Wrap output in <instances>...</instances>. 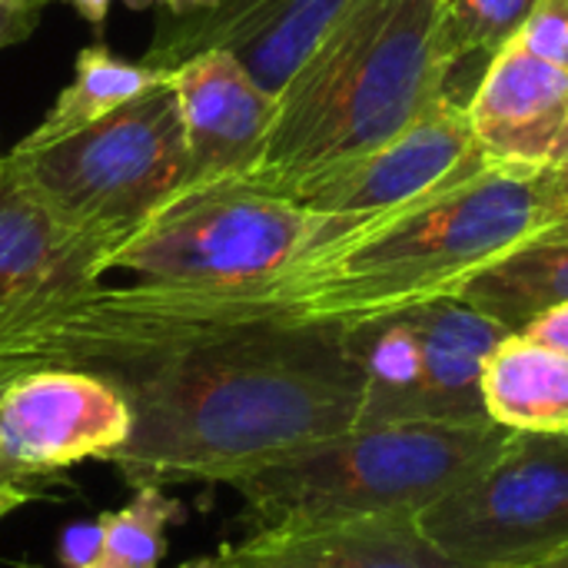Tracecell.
<instances>
[{"label":"cell","instance_id":"cell-3","mask_svg":"<svg viewBox=\"0 0 568 568\" xmlns=\"http://www.w3.org/2000/svg\"><path fill=\"white\" fill-rule=\"evenodd\" d=\"M509 439L489 423L349 429L233 483L256 526L300 519L419 516L479 473Z\"/></svg>","mask_w":568,"mask_h":568},{"label":"cell","instance_id":"cell-22","mask_svg":"<svg viewBox=\"0 0 568 568\" xmlns=\"http://www.w3.org/2000/svg\"><path fill=\"white\" fill-rule=\"evenodd\" d=\"M523 333H526L529 339L546 343V346H552V349H559V353H566L568 356V303H559V306L539 313Z\"/></svg>","mask_w":568,"mask_h":568},{"label":"cell","instance_id":"cell-21","mask_svg":"<svg viewBox=\"0 0 568 568\" xmlns=\"http://www.w3.org/2000/svg\"><path fill=\"white\" fill-rule=\"evenodd\" d=\"M47 0H0V50L27 40L43 13Z\"/></svg>","mask_w":568,"mask_h":568},{"label":"cell","instance_id":"cell-25","mask_svg":"<svg viewBox=\"0 0 568 568\" xmlns=\"http://www.w3.org/2000/svg\"><path fill=\"white\" fill-rule=\"evenodd\" d=\"M23 366H30V363H20V359H0V393L7 389V383H10ZM0 476H3V479H20V476H13V469L7 466L3 453H0ZM20 483H27V479H20ZM33 486H37V483H33Z\"/></svg>","mask_w":568,"mask_h":568},{"label":"cell","instance_id":"cell-13","mask_svg":"<svg viewBox=\"0 0 568 568\" xmlns=\"http://www.w3.org/2000/svg\"><path fill=\"white\" fill-rule=\"evenodd\" d=\"M173 90L186 140V183L246 180L263 156L276 97L230 53H200L176 67Z\"/></svg>","mask_w":568,"mask_h":568},{"label":"cell","instance_id":"cell-23","mask_svg":"<svg viewBox=\"0 0 568 568\" xmlns=\"http://www.w3.org/2000/svg\"><path fill=\"white\" fill-rule=\"evenodd\" d=\"M33 496H37V486H33V483L3 479V476H0V523H3L10 513H17L20 506H27Z\"/></svg>","mask_w":568,"mask_h":568},{"label":"cell","instance_id":"cell-9","mask_svg":"<svg viewBox=\"0 0 568 568\" xmlns=\"http://www.w3.org/2000/svg\"><path fill=\"white\" fill-rule=\"evenodd\" d=\"M130 426L123 389L83 366L30 363L0 393V453L13 476L37 486L77 463H106Z\"/></svg>","mask_w":568,"mask_h":568},{"label":"cell","instance_id":"cell-2","mask_svg":"<svg viewBox=\"0 0 568 568\" xmlns=\"http://www.w3.org/2000/svg\"><path fill=\"white\" fill-rule=\"evenodd\" d=\"M439 0H356L276 93L253 186L290 200L306 180L393 140L446 97Z\"/></svg>","mask_w":568,"mask_h":568},{"label":"cell","instance_id":"cell-16","mask_svg":"<svg viewBox=\"0 0 568 568\" xmlns=\"http://www.w3.org/2000/svg\"><path fill=\"white\" fill-rule=\"evenodd\" d=\"M459 300L509 333H523L539 313L568 303V220L486 266Z\"/></svg>","mask_w":568,"mask_h":568},{"label":"cell","instance_id":"cell-30","mask_svg":"<svg viewBox=\"0 0 568 568\" xmlns=\"http://www.w3.org/2000/svg\"><path fill=\"white\" fill-rule=\"evenodd\" d=\"M439 3H443V0H439Z\"/></svg>","mask_w":568,"mask_h":568},{"label":"cell","instance_id":"cell-26","mask_svg":"<svg viewBox=\"0 0 568 568\" xmlns=\"http://www.w3.org/2000/svg\"><path fill=\"white\" fill-rule=\"evenodd\" d=\"M549 183H552V190H556V196H559V203L566 206L568 213V156L556 166V170H549Z\"/></svg>","mask_w":568,"mask_h":568},{"label":"cell","instance_id":"cell-5","mask_svg":"<svg viewBox=\"0 0 568 568\" xmlns=\"http://www.w3.org/2000/svg\"><path fill=\"white\" fill-rule=\"evenodd\" d=\"M3 163L63 223L126 240L186 183L173 77L67 140L13 146Z\"/></svg>","mask_w":568,"mask_h":568},{"label":"cell","instance_id":"cell-10","mask_svg":"<svg viewBox=\"0 0 568 568\" xmlns=\"http://www.w3.org/2000/svg\"><path fill=\"white\" fill-rule=\"evenodd\" d=\"M356 0H156L143 63L173 73L200 53H230L273 97Z\"/></svg>","mask_w":568,"mask_h":568},{"label":"cell","instance_id":"cell-29","mask_svg":"<svg viewBox=\"0 0 568 568\" xmlns=\"http://www.w3.org/2000/svg\"><path fill=\"white\" fill-rule=\"evenodd\" d=\"M0 180H3V156H0Z\"/></svg>","mask_w":568,"mask_h":568},{"label":"cell","instance_id":"cell-28","mask_svg":"<svg viewBox=\"0 0 568 568\" xmlns=\"http://www.w3.org/2000/svg\"><path fill=\"white\" fill-rule=\"evenodd\" d=\"M536 568H568V549L566 552H559L556 559H549V562H542V566Z\"/></svg>","mask_w":568,"mask_h":568},{"label":"cell","instance_id":"cell-19","mask_svg":"<svg viewBox=\"0 0 568 568\" xmlns=\"http://www.w3.org/2000/svg\"><path fill=\"white\" fill-rule=\"evenodd\" d=\"M536 3L539 0H443L436 17L439 57L449 67L473 53H486L493 60L519 37Z\"/></svg>","mask_w":568,"mask_h":568},{"label":"cell","instance_id":"cell-6","mask_svg":"<svg viewBox=\"0 0 568 568\" xmlns=\"http://www.w3.org/2000/svg\"><path fill=\"white\" fill-rule=\"evenodd\" d=\"M509 336L459 296L343 326L359 383L353 429L399 423H489L483 363Z\"/></svg>","mask_w":568,"mask_h":568},{"label":"cell","instance_id":"cell-8","mask_svg":"<svg viewBox=\"0 0 568 568\" xmlns=\"http://www.w3.org/2000/svg\"><path fill=\"white\" fill-rule=\"evenodd\" d=\"M120 243L123 236L63 223L3 163L0 359L33 363V346L106 280V256Z\"/></svg>","mask_w":568,"mask_h":568},{"label":"cell","instance_id":"cell-27","mask_svg":"<svg viewBox=\"0 0 568 568\" xmlns=\"http://www.w3.org/2000/svg\"><path fill=\"white\" fill-rule=\"evenodd\" d=\"M73 568H110V566H106V562H103L100 556H93V552H90L87 559H80V562H77Z\"/></svg>","mask_w":568,"mask_h":568},{"label":"cell","instance_id":"cell-1","mask_svg":"<svg viewBox=\"0 0 568 568\" xmlns=\"http://www.w3.org/2000/svg\"><path fill=\"white\" fill-rule=\"evenodd\" d=\"M73 366L110 376L133 426L106 459L133 486L226 483L356 426L343 326L243 323L103 346Z\"/></svg>","mask_w":568,"mask_h":568},{"label":"cell","instance_id":"cell-7","mask_svg":"<svg viewBox=\"0 0 568 568\" xmlns=\"http://www.w3.org/2000/svg\"><path fill=\"white\" fill-rule=\"evenodd\" d=\"M463 568H536L568 549V433H509L503 449L416 516Z\"/></svg>","mask_w":568,"mask_h":568},{"label":"cell","instance_id":"cell-18","mask_svg":"<svg viewBox=\"0 0 568 568\" xmlns=\"http://www.w3.org/2000/svg\"><path fill=\"white\" fill-rule=\"evenodd\" d=\"M183 516V506L163 486H136L133 499L100 516L93 556L110 568H160L166 532Z\"/></svg>","mask_w":568,"mask_h":568},{"label":"cell","instance_id":"cell-4","mask_svg":"<svg viewBox=\"0 0 568 568\" xmlns=\"http://www.w3.org/2000/svg\"><path fill=\"white\" fill-rule=\"evenodd\" d=\"M320 223L323 213L250 180L180 186L106 256V276L183 293L253 290L276 280Z\"/></svg>","mask_w":568,"mask_h":568},{"label":"cell","instance_id":"cell-20","mask_svg":"<svg viewBox=\"0 0 568 568\" xmlns=\"http://www.w3.org/2000/svg\"><path fill=\"white\" fill-rule=\"evenodd\" d=\"M513 43L568 70V0H539Z\"/></svg>","mask_w":568,"mask_h":568},{"label":"cell","instance_id":"cell-11","mask_svg":"<svg viewBox=\"0 0 568 568\" xmlns=\"http://www.w3.org/2000/svg\"><path fill=\"white\" fill-rule=\"evenodd\" d=\"M483 166L489 163L476 146L466 106L443 97L403 133L343 166L306 180L290 193V200L316 213H383Z\"/></svg>","mask_w":568,"mask_h":568},{"label":"cell","instance_id":"cell-14","mask_svg":"<svg viewBox=\"0 0 568 568\" xmlns=\"http://www.w3.org/2000/svg\"><path fill=\"white\" fill-rule=\"evenodd\" d=\"M176 568H463L436 549L416 516L300 519L256 526Z\"/></svg>","mask_w":568,"mask_h":568},{"label":"cell","instance_id":"cell-17","mask_svg":"<svg viewBox=\"0 0 568 568\" xmlns=\"http://www.w3.org/2000/svg\"><path fill=\"white\" fill-rule=\"evenodd\" d=\"M170 73L153 70L143 60L140 63L120 60L110 47L87 43L77 53L73 80L60 90V97L53 100L47 116L17 143V150H37V146H50L57 140H67V136L100 123L103 116H110L123 103L143 97L146 90H153Z\"/></svg>","mask_w":568,"mask_h":568},{"label":"cell","instance_id":"cell-24","mask_svg":"<svg viewBox=\"0 0 568 568\" xmlns=\"http://www.w3.org/2000/svg\"><path fill=\"white\" fill-rule=\"evenodd\" d=\"M93 30L97 27H103V20H106V13H110V7L116 3V0H67ZM123 3H130V7H156V0H123Z\"/></svg>","mask_w":568,"mask_h":568},{"label":"cell","instance_id":"cell-15","mask_svg":"<svg viewBox=\"0 0 568 568\" xmlns=\"http://www.w3.org/2000/svg\"><path fill=\"white\" fill-rule=\"evenodd\" d=\"M483 406L509 433H568V356L526 333L503 336L483 363Z\"/></svg>","mask_w":568,"mask_h":568},{"label":"cell","instance_id":"cell-12","mask_svg":"<svg viewBox=\"0 0 568 568\" xmlns=\"http://www.w3.org/2000/svg\"><path fill=\"white\" fill-rule=\"evenodd\" d=\"M466 116L489 166L556 170L568 156V70L509 43L489 60Z\"/></svg>","mask_w":568,"mask_h":568}]
</instances>
